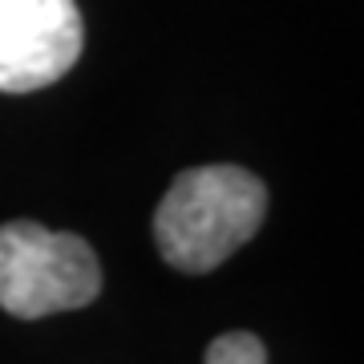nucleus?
Returning a JSON list of instances; mask_svg holds the SVG:
<instances>
[{
  "label": "nucleus",
  "mask_w": 364,
  "mask_h": 364,
  "mask_svg": "<svg viewBox=\"0 0 364 364\" xmlns=\"http://www.w3.org/2000/svg\"><path fill=\"white\" fill-rule=\"evenodd\" d=\"M263 215H267V186L251 170H182L154 210L158 255L186 275L215 272L243 243H251Z\"/></svg>",
  "instance_id": "nucleus-1"
},
{
  "label": "nucleus",
  "mask_w": 364,
  "mask_h": 364,
  "mask_svg": "<svg viewBox=\"0 0 364 364\" xmlns=\"http://www.w3.org/2000/svg\"><path fill=\"white\" fill-rule=\"evenodd\" d=\"M102 291V263L85 239L16 219L0 227V308L16 320L77 312Z\"/></svg>",
  "instance_id": "nucleus-2"
},
{
  "label": "nucleus",
  "mask_w": 364,
  "mask_h": 364,
  "mask_svg": "<svg viewBox=\"0 0 364 364\" xmlns=\"http://www.w3.org/2000/svg\"><path fill=\"white\" fill-rule=\"evenodd\" d=\"M85 28L73 0H21L0 21V93H33L77 65Z\"/></svg>",
  "instance_id": "nucleus-3"
},
{
  "label": "nucleus",
  "mask_w": 364,
  "mask_h": 364,
  "mask_svg": "<svg viewBox=\"0 0 364 364\" xmlns=\"http://www.w3.org/2000/svg\"><path fill=\"white\" fill-rule=\"evenodd\" d=\"M203 364H267V348L251 332H227V336L210 340Z\"/></svg>",
  "instance_id": "nucleus-4"
},
{
  "label": "nucleus",
  "mask_w": 364,
  "mask_h": 364,
  "mask_svg": "<svg viewBox=\"0 0 364 364\" xmlns=\"http://www.w3.org/2000/svg\"><path fill=\"white\" fill-rule=\"evenodd\" d=\"M16 4H21V0H0V21H4V16H9V13H13V9H16Z\"/></svg>",
  "instance_id": "nucleus-5"
}]
</instances>
